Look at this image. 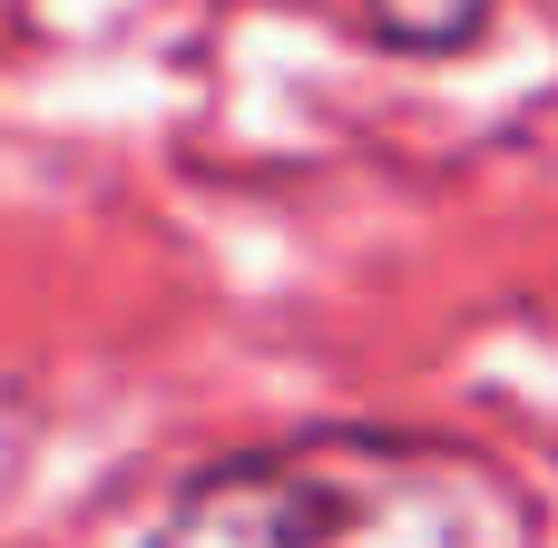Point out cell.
I'll return each mask as SVG.
<instances>
[{
    "label": "cell",
    "mask_w": 558,
    "mask_h": 548,
    "mask_svg": "<svg viewBox=\"0 0 558 548\" xmlns=\"http://www.w3.org/2000/svg\"><path fill=\"white\" fill-rule=\"evenodd\" d=\"M490 461L402 431H304L186 480L157 548H481Z\"/></svg>",
    "instance_id": "6da1fadb"
},
{
    "label": "cell",
    "mask_w": 558,
    "mask_h": 548,
    "mask_svg": "<svg viewBox=\"0 0 558 548\" xmlns=\"http://www.w3.org/2000/svg\"><path fill=\"white\" fill-rule=\"evenodd\" d=\"M490 10L500 0H363L373 39H392V49H471L490 29Z\"/></svg>",
    "instance_id": "7a4b0ae2"
}]
</instances>
